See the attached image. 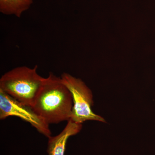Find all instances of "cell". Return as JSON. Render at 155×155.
Listing matches in <instances>:
<instances>
[{
	"instance_id": "3",
	"label": "cell",
	"mask_w": 155,
	"mask_h": 155,
	"mask_svg": "<svg viewBox=\"0 0 155 155\" xmlns=\"http://www.w3.org/2000/svg\"><path fill=\"white\" fill-rule=\"evenodd\" d=\"M61 77L72 95L73 107L70 119L81 124L88 120L106 122L102 117L93 112L92 93L84 82L67 72H64Z\"/></svg>"
},
{
	"instance_id": "2",
	"label": "cell",
	"mask_w": 155,
	"mask_h": 155,
	"mask_svg": "<svg viewBox=\"0 0 155 155\" xmlns=\"http://www.w3.org/2000/svg\"><path fill=\"white\" fill-rule=\"evenodd\" d=\"M38 66L16 67L0 78V89L19 102L32 107L44 78L37 72Z\"/></svg>"
},
{
	"instance_id": "4",
	"label": "cell",
	"mask_w": 155,
	"mask_h": 155,
	"mask_svg": "<svg viewBox=\"0 0 155 155\" xmlns=\"http://www.w3.org/2000/svg\"><path fill=\"white\" fill-rule=\"evenodd\" d=\"M11 116H16L28 122L48 138L51 136L48 124L31 107L19 102L0 89V119L3 120Z\"/></svg>"
},
{
	"instance_id": "1",
	"label": "cell",
	"mask_w": 155,
	"mask_h": 155,
	"mask_svg": "<svg viewBox=\"0 0 155 155\" xmlns=\"http://www.w3.org/2000/svg\"><path fill=\"white\" fill-rule=\"evenodd\" d=\"M73 100L61 77L49 72L37 94L31 108L49 125L68 121L71 118Z\"/></svg>"
},
{
	"instance_id": "5",
	"label": "cell",
	"mask_w": 155,
	"mask_h": 155,
	"mask_svg": "<svg viewBox=\"0 0 155 155\" xmlns=\"http://www.w3.org/2000/svg\"><path fill=\"white\" fill-rule=\"evenodd\" d=\"M67 122L66 127L61 133L48 138L47 149L48 155H64L68 138L77 134L81 130L82 127L81 123H76L71 119Z\"/></svg>"
},
{
	"instance_id": "6",
	"label": "cell",
	"mask_w": 155,
	"mask_h": 155,
	"mask_svg": "<svg viewBox=\"0 0 155 155\" xmlns=\"http://www.w3.org/2000/svg\"><path fill=\"white\" fill-rule=\"evenodd\" d=\"M34 0H0V12L6 15L20 18L28 10Z\"/></svg>"
}]
</instances>
